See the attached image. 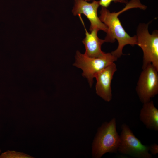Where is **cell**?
Here are the masks:
<instances>
[{"label":"cell","instance_id":"6da1fadb","mask_svg":"<svg viewBox=\"0 0 158 158\" xmlns=\"http://www.w3.org/2000/svg\"><path fill=\"white\" fill-rule=\"evenodd\" d=\"M134 8L145 9L146 6L142 4L140 0H132L127 3L122 10L117 12H111L107 8L102 7L99 18L107 26V35L104 40L105 42H114L117 40L118 42L117 48L111 53L117 59L123 54V49L126 45L133 46L137 44L136 35L130 36L122 26L118 17L125 11Z\"/></svg>","mask_w":158,"mask_h":158},{"label":"cell","instance_id":"8992f818","mask_svg":"<svg viewBox=\"0 0 158 158\" xmlns=\"http://www.w3.org/2000/svg\"><path fill=\"white\" fill-rule=\"evenodd\" d=\"M140 101H150L158 93V70L152 64L142 69L136 87Z\"/></svg>","mask_w":158,"mask_h":158},{"label":"cell","instance_id":"7a4b0ae2","mask_svg":"<svg viewBox=\"0 0 158 158\" xmlns=\"http://www.w3.org/2000/svg\"><path fill=\"white\" fill-rule=\"evenodd\" d=\"M120 142L116 119L113 117L109 122H104L98 129L92 145V157L100 158L107 153H117Z\"/></svg>","mask_w":158,"mask_h":158},{"label":"cell","instance_id":"8fae6325","mask_svg":"<svg viewBox=\"0 0 158 158\" xmlns=\"http://www.w3.org/2000/svg\"><path fill=\"white\" fill-rule=\"evenodd\" d=\"M99 1V5L102 7L106 8L108 7L113 1L115 3L120 2L126 4L128 2L127 0H100Z\"/></svg>","mask_w":158,"mask_h":158},{"label":"cell","instance_id":"ba28073f","mask_svg":"<svg viewBox=\"0 0 158 158\" xmlns=\"http://www.w3.org/2000/svg\"><path fill=\"white\" fill-rule=\"evenodd\" d=\"M117 70L116 66L114 62L97 73L95 76L97 80L96 93L105 101L109 102L112 99L111 84L114 74Z\"/></svg>","mask_w":158,"mask_h":158},{"label":"cell","instance_id":"5bb4252c","mask_svg":"<svg viewBox=\"0 0 158 158\" xmlns=\"http://www.w3.org/2000/svg\"><path fill=\"white\" fill-rule=\"evenodd\" d=\"M0 152H1V150H0Z\"/></svg>","mask_w":158,"mask_h":158},{"label":"cell","instance_id":"5b68a950","mask_svg":"<svg viewBox=\"0 0 158 158\" xmlns=\"http://www.w3.org/2000/svg\"><path fill=\"white\" fill-rule=\"evenodd\" d=\"M120 142L118 152L136 158H152L149 146L142 144L134 135L129 126L126 123L121 126Z\"/></svg>","mask_w":158,"mask_h":158},{"label":"cell","instance_id":"30bf717a","mask_svg":"<svg viewBox=\"0 0 158 158\" xmlns=\"http://www.w3.org/2000/svg\"><path fill=\"white\" fill-rule=\"evenodd\" d=\"M143 104L139 114L140 120L147 129L158 131V109L152 100Z\"/></svg>","mask_w":158,"mask_h":158},{"label":"cell","instance_id":"9c48e42d","mask_svg":"<svg viewBox=\"0 0 158 158\" xmlns=\"http://www.w3.org/2000/svg\"><path fill=\"white\" fill-rule=\"evenodd\" d=\"M78 16L85 31V37L82 41L85 49L84 54L90 57L98 58L102 56L105 53L102 51L101 47L102 44L105 42L104 40L100 39L98 37L97 33L99 30L97 29L91 30L90 33L88 32L85 28L81 15Z\"/></svg>","mask_w":158,"mask_h":158},{"label":"cell","instance_id":"52a82bcc","mask_svg":"<svg viewBox=\"0 0 158 158\" xmlns=\"http://www.w3.org/2000/svg\"><path fill=\"white\" fill-rule=\"evenodd\" d=\"M99 1H94L90 3L85 0H75V4L72 10L74 16L83 14L90 21V31L97 29L106 32L107 28L98 17L97 11L99 6Z\"/></svg>","mask_w":158,"mask_h":158},{"label":"cell","instance_id":"4fadbf2b","mask_svg":"<svg viewBox=\"0 0 158 158\" xmlns=\"http://www.w3.org/2000/svg\"><path fill=\"white\" fill-rule=\"evenodd\" d=\"M85 0L87 1H90L91 0Z\"/></svg>","mask_w":158,"mask_h":158},{"label":"cell","instance_id":"3957f363","mask_svg":"<svg viewBox=\"0 0 158 158\" xmlns=\"http://www.w3.org/2000/svg\"><path fill=\"white\" fill-rule=\"evenodd\" d=\"M148 25H140L137 32V45L142 49L143 54L142 69L150 64L158 70V33L155 31L150 34Z\"/></svg>","mask_w":158,"mask_h":158},{"label":"cell","instance_id":"7c38bea8","mask_svg":"<svg viewBox=\"0 0 158 158\" xmlns=\"http://www.w3.org/2000/svg\"><path fill=\"white\" fill-rule=\"evenodd\" d=\"M149 150L152 155H155L158 153V145L154 143L149 146Z\"/></svg>","mask_w":158,"mask_h":158},{"label":"cell","instance_id":"277c9868","mask_svg":"<svg viewBox=\"0 0 158 158\" xmlns=\"http://www.w3.org/2000/svg\"><path fill=\"white\" fill-rule=\"evenodd\" d=\"M75 59L73 65L82 70V75L87 79L90 87L96 74L117 59L111 53H105L101 57L94 58L87 56L78 51H76Z\"/></svg>","mask_w":158,"mask_h":158}]
</instances>
